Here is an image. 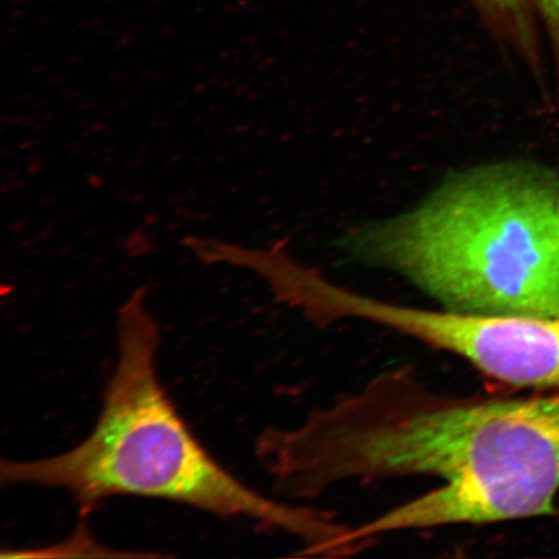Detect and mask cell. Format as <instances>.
Masks as SVG:
<instances>
[{
  "mask_svg": "<svg viewBox=\"0 0 559 559\" xmlns=\"http://www.w3.org/2000/svg\"><path fill=\"white\" fill-rule=\"evenodd\" d=\"M257 456L280 493L310 500L347 481L431 477L439 487L349 527L356 549L382 535L556 514L559 478L544 396H454L408 368L377 374L288 429Z\"/></svg>",
  "mask_w": 559,
  "mask_h": 559,
  "instance_id": "1",
  "label": "cell"
},
{
  "mask_svg": "<svg viewBox=\"0 0 559 559\" xmlns=\"http://www.w3.org/2000/svg\"><path fill=\"white\" fill-rule=\"evenodd\" d=\"M145 295L135 290L118 312L117 366L90 436L56 456L3 461V484L64 489L83 510L115 496L178 502L282 530L302 542L307 556H345L349 527L254 491L194 437L160 384L159 330Z\"/></svg>",
  "mask_w": 559,
  "mask_h": 559,
  "instance_id": "2",
  "label": "cell"
},
{
  "mask_svg": "<svg viewBox=\"0 0 559 559\" xmlns=\"http://www.w3.org/2000/svg\"><path fill=\"white\" fill-rule=\"evenodd\" d=\"M344 248L447 310L559 317V170L501 163L454 175Z\"/></svg>",
  "mask_w": 559,
  "mask_h": 559,
  "instance_id": "3",
  "label": "cell"
},
{
  "mask_svg": "<svg viewBox=\"0 0 559 559\" xmlns=\"http://www.w3.org/2000/svg\"><path fill=\"white\" fill-rule=\"evenodd\" d=\"M272 295L312 324L359 320L450 353L515 389L559 390V317L419 309L360 295L292 255L269 275Z\"/></svg>",
  "mask_w": 559,
  "mask_h": 559,
  "instance_id": "4",
  "label": "cell"
},
{
  "mask_svg": "<svg viewBox=\"0 0 559 559\" xmlns=\"http://www.w3.org/2000/svg\"><path fill=\"white\" fill-rule=\"evenodd\" d=\"M492 37L534 70L542 64V40L554 61L559 104V0H471Z\"/></svg>",
  "mask_w": 559,
  "mask_h": 559,
  "instance_id": "5",
  "label": "cell"
}]
</instances>
